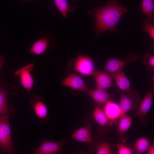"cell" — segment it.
<instances>
[{"mask_svg": "<svg viewBox=\"0 0 154 154\" xmlns=\"http://www.w3.org/2000/svg\"><path fill=\"white\" fill-rule=\"evenodd\" d=\"M127 11V9L116 2L111 1L105 6L97 7L88 13L95 18V31L98 35L106 31L116 32V27L117 23Z\"/></svg>", "mask_w": 154, "mask_h": 154, "instance_id": "obj_1", "label": "cell"}, {"mask_svg": "<svg viewBox=\"0 0 154 154\" xmlns=\"http://www.w3.org/2000/svg\"><path fill=\"white\" fill-rule=\"evenodd\" d=\"M9 116L7 114L0 116V151L6 154L17 152L11 138Z\"/></svg>", "mask_w": 154, "mask_h": 154, "instance_id": "obj_2", "label": "cell"}, {"mask_svg": "<svg viewBox=\"0 0 154 154\" xmlns=\"http://www.w3.org/2000/svg\"><path fill=\"white\" fill-rule=\"evenodd\" d=\"M92 118L86 121L85 125L77 129L72 134L71 139L86 144L91 152L96 151V142L93 138L92 134Z\"/></svg>", "mask_w": 154, "mask_h": 154, "instance_id": "obj_3", "label": "cell"}, {"mask_svg": "<svg viewBox=\"0 0 154 154\" xmlns=\"http://www.w3.org/2000/svg\"><path fill=\"white\" fill-rule=\"evenodd\" d=\"M72 66L74 72L85 76H92L96 70L93 59L86 55H78L73 60Z\"/></svg>", "mask_w": 154, "mask_h": 154, "instance_id": "obj_4", "label": "cell"}, {"mask_svg": "<svg viewBox=\"0 0 154 154\" xmlns=\"http://www.w3.org/2000/svg\"><path fill=\"white\" fill-rule=\"evenodd\" d=\"M139 92L134 89L120 93L119 104L123 114L137 110L141 102Z\"/></svg>", "mask_w": 154, "mask_h": 154, "instance_id": "obj_5", "label": "cell"}, {"mask_svg": "<svg viewBox=\"0 0 154 154\" xmlns=\"http://www.w3.org/2000/svg\"><path fill=\"white\" fill-rule=\"evenodd\" d=\"M42 37L35 42L31 46L29 52L37 55L47 52L54 46L55 38L49 32L44 30L41 32Z\"/></svg>", "mask_w": 154, "mask_h": 154, "instance_id": "obj_6", "label": "cell"}, {"mask_svg": "<svg viewBox=\"0 0 154 154\" xmlns=\"http://www.w3.org/2000/svg\"><path fill=\"white\" fill-rule=\"evenodd\" d=\"M154 94V86L152 84L140 102L135 113V116L138 118L140 123L143 125H146L149 121L147 116L152 105Z\"/></svg>", "mask_w": 154, "mask_h": 154, "instance_id": "obj_7", "label": "cell"}, {"mask_svg": "<svg viewBox=\"0 0 154 154\" xmlns=\"http://www.w3.org/2000/svg\"><path fill=\"white\" fill-rule=\"evenodd\" d=\"M60 84L73 90L87 92L88 87L82 76L75 72L69 73L62 80Z\"/></svg>", "mask_w": 154, "mask_h": 154, "instance_id": "obj_8", "label": "cell"}, {"mask_svg": "<svg viewBox=\"0 0 154 154\" xmlns=\"http://www.w3.org/2000/svg\"><path fill=\"white\" fill-rule=\"evenodd\" d=\"M29 102L40 124H42L48 120V109L42 97L35 94Z\"/></svg>", "mask_w": 154, "mask_h": 154, "instance_id": "obj_9", "label": "cell"}, {"mask_svg": "<svg viewBox=\"0 0 154 154\" xmlns=\"http://www.w3.org/2000/svg\"><path fill=\"white\" fill-rule=\"evenodd\" d=\"M34 67V64L31 63L15 71V75L19 77L21 84L29 94L33 86L34 81L31 72Z\"/></svg>", "mask_w": 154, "mask_h": 154, "instance_id": "obj_10", "label": "cell"}, {"mask_svg": "<svg viewBox=\"0 0 154 154\" xmlns=\"http://www.w3.org/2000/svg\"><path fill=\"white\" fill-rule=\"evenodd\" d=\"M66 139L57 141H49L44 139L34 151L35 154H56L60 152L62 147L67 143Z\"/></svg>", "mask_w": 154, "mask_h": 154, "instance_id": "obj_11", "label": "cell"}, {"mask_svg": "<svg viewBox=\"0 0 154 154\" xmlns=\"http://www.w3.org/2000/svg\"><path fill=\"white\" fill-rule=\"evenodd\" d=\"M135 55H129L124 60L110 58L105 63L104 71L111 74L116 73L121 70L125 65L135 61L137 58Z\"/></svg>", "mask_w": 154, "mask_h": 154, "instance_id": "obj_12", "label": "cell"}, {"mask_svg": "<svg viewBox=\"0 0 154 154\" xmlns=\"http://www.w3.org/2000/svg\"><path fill=\"white\" fill-rule=\"evenodd\" d=\"M92 76L96 83L95 88L106 90L113 86L112 74L105 71L96 69Z\"/></svg>", "mask_w": 154, "mask_h": 154, "instance_id": "obj_13", "label": "cell"}, {"mask_svg": "<svg viewBox=\"0 0 154 154\" xmlns=\"http://www.w3.org/2000/svg\"><path fill=\"white\" fill-rule=\"evenodd\" d=\"M93 118L99 125V130L101 133H105L109 131V127L113 123L108 119L101 107L96 106L92 113Z\"/></svg>", "mask_w": 154, "mask_h": 154, "instance_id": "obj_14", "label": "cell"}, {"mask_svg": "<svg viewBox=\"0 0 154 154\" xmlns=\"http://www.w3.org/2000/svg\"><path fill=\"white\" fill-rule=\"evenodd\" d=\"M102 109L108 119L113 123L124 114L119 104L111 100L104 105Z\"/></svg>", "mask_w": 154, "mask_h": 154, "instance_id": "obj_15", "label": "cell"}, {"mask_svg": "<svg viewBox=\"0 0 154 154\" xmlns=\"http://www.w3.org/2000/svg\"><path fill=\"white\" fill-rule=\"evenodd\" d=\"M87 93L95 102L96 106L101 107L111 100V96L106 90L95 88L89 89Z\"/></svg>", "mask_w": 154, "mask_h": 154, "instance_id": "obj_16", "label": "cell"}, {"mask_svg": "<svg viewBox=\"0 0 154 154\" xmlns=\"http://www.w3.org/2000/svg\"><path fill=\"white\" fill-rule=\"evenodd\" d=\"M112 74L116 85L122 92H126L130 89V83L123 69Z\"/></svg>", "mask_w": 154, "mask_h": 154, "instance_id": "obj_17", "label": "cell"}, {"mask_svg": "<svg viewBox=\"0 0 154 154\" xmlns=\"http://www.w3.org/2000/svg\"><path fill=\"white\" fill-rule=\"evenodd\" d=\"M154 7V0H142V11L146 16L145 21L151 24L153 22Z\"/></svg>", "mask_w": 154, "mask_h": 154, "instance_id": "obj_18", "label": "cell"}, {"mask_svg": "<svg viewBox=\"0 0 154 154\" xmlns=\"http://www.w3.org/2000/svg\"><path fill=\"white\" fill-rule=\"evenodd\" d=\"M55 4L60 12L64 17L67 18L69 13H73L75 10L74 6L70 5L66 0H54Z\"/></svg>", "mask_w": 154, "mask_h": 154, "instance_id": "obj_19", "label": "cell"}, {"mask_svg": "<svg viewBox=\"0 0 154 154\" xmlns=\"http://www.w3.org/2000/svg\"><path fill=\"white\" fill-rule=\"evenodd\" d=\"M132 124L131 117L127 114H123L119 119L118 124L119 133L123 136L130 128Z\"/></svg>", "mask_w": 154, "mask_h": 154, "instance_id": "obj_20", "label": "cell"}, {"mask_svg": "<svg viewBox=\"0 0 154 154\" xmlns=\"http://www.w3.org/2000/svg\"><path fill=\"white\" fill-rule=\"evenodd\" d=\"M151 145L149 140L145 137H141L135 143L133 146L134 151L137 154H140L146 151Z\"/></svg>", "mask_w": 154, "mask_h": 154, "instance_id": "obj_21", "label": "cell"}, {"mask_svg": "<svg viewBox=\"0 0 154 154\" xmlns=\"http://www.w3.org/2000/svg\"><path fill=\"white\" fill-rule=\"evenodd\" d=\"M8 92L0 85V109L15 112L12 107H9L7 104Z\"/></svg>", "mask_w": 154, "mask_h": 154, "instance_id": "obj_22", "label": "cell"}, {"mask_svg": "<svg viewBox=\"0 0 154 154\" xmlns=\"http://www.w3.org/2000/svg\"><path fill=\"white\" fill-rule=\"evenodd\" d=\"M96 153L97 154H111L112 151L110 145L108 143L101 142H96Z\"/></svg>", "mask_w": 154, "mask_h": 154, "instance_id": "obj_23", "label": "cell"}, {"mask_svg": "<svg viewBox=\"0 0 154 154\" xmlns=\"http://www.w3.org/2000/svg\"><path fill=\"white\" fill-rule=\"evenodd\" d=\"M145 66L151 70L154 69V56H151L149 53L145 54L143 58Z\"/></svg>", "mask_w": 154, "mask_h": 154, "instance_id": "obj_24", "label": "cell"}, {"mask_svg": "<svg viewBox=\"0 0 154 154\" xmlns=\"http://www.w3.org/2000/svg\"><path fill=\"white\" fill-rule=\"evenodd\" d=\"M118 154H132L133 151L130 148L121 143H117L116 145Z\"/></svg>", "mask_w": 154, "mask_h": 154, "instance_id": "obj_25", "label": "cell"}, {"mask_svg": "<svg viewBox=\"0 0 154 154\" xmlns=\"http://www.w3.org/2000/svg\"><path fill=\"white\" fill-rule=\"evenodd\" d=\"M143 29L151 37L154 38V27L152 24L145 21L143 25Z\"/></svg>", "mask_w": 154, "mask_h": 154, "instance_id": "obj_26", "label": "cell"}, {"mask_svg": "<svg viewBox=\"0 0 154 154\" xmlns=\"http://www.w3.org/2000/svg\"><path fill=\"white\" fill-rule=\"evenodd\" d=\"M147 154H154V145L151 144L150 145L146 151Z\"/></svg>", "mask_w": 154, "mask_h": 154, "instance_id": "obj_27", "label": "cell"}, {"mask_svg": "<svg viewBox=\"0 0 154 154\" xmlns=\"http://www.w3.org/2000/svg\"><path fill=\"white\" fill-rule=\"evenodd\" d=\"M15 112L0 109V115L4 114H8L9 116L14 114Z\"/></svg>", "mask_w": 154, "mask_h": 154, "instance_id": "obj_28", "label": "cell"}, {"mask_svg": "<svg viewBox=\"0 0 154 154\" xmlns=\"http://www.w3.org/2000/svg\"><path fill=\"white\" fill-rule=\"evenodd\" d=\"M5 62V60L3 56H0V70L1 69Z\"/></svg>", "mask_w": 154, "mask_h": 154, "instance_id": "obj_29", "label": "cell"}, {"mask_svg": "<svg viewBox=\"0 0 154 154\" xmlns=\"http://www.w3.org/2000/svg\"><path fill=\"white\" fill-rule=\"evenodd\" d=\"M80 0H74V1H79Z\"/></svg>", "mask_w": 154, "mask_h": 154, "instance_id": "obj_30", "label": "cell"}, {"mask_svg": "<svg viewBox=\"0 0 154 154\" xmlns=\"http://www.w3.org/2000/svg\"><path fill=\"white\" fill-rule=\"evenodd\" d=\"M24 0L25 1H27L29 0Z\"/></svg>", "mask_w": 154, "mask_h": 154, "instance_id": "obj_31", "label": "cell"}]
</instances>
